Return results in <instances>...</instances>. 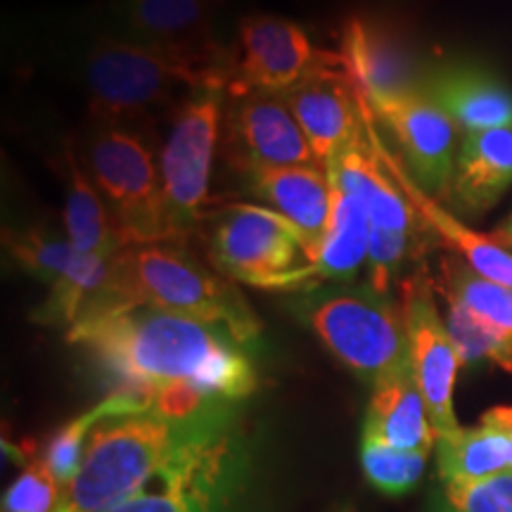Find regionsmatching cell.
<instances>
[{
	"instance_id": "8",
	"label": "cell",
	"mask_w": 512,
	"mask_h": 512,
	"mask_svg": "<svg viewBox=\"0 0 512 512\" xmlns=\"http://www.w3.org/2000/svg\"><path fill=\"white\" fill-rule=\"evenodd\" d=\"M81 162L110 209L124 249L171 242L159 162L143 133L93 124Z\"/></svg>"
},
{
	"instance_id": "2",
	"label": "cell",
	"mask_w": 512,
	"mask_h": 512,
	"mask_svg": "<svg viewBox=\"0 0 512 512\" xmlns=\"http://www.w3.org/2000/svg\"><path fill=\"white\" fill-rule=\"evenodd\" d=\"M114 280L107 309L150 306V309L192 318L226 332L252 347L261 337V323L242 297L238 283L200 261L188 245L126 247L112 259ZM105 311V309H100Z\"/></svg>"
},
{
	"instance_id": "27",
	"label": "cell",
	"mask_w": 512,
	"mask_h": 512,
	"mask_svg": "<svg viewBox=\"0 0 512 512\" xmlns=\"http://www.w3.org/2000/svg\"><path fill=\"white\" fill-rule=\"evenodd\" d=\"M138 411H147L143 403L131 399V396L114 392L102 399L100 403H95L93 408L83 411L81 415H76L74 420H69L67 425H62L53 437H50L46 451H43L41 460L46 463L50 470V475L55 477V482L62 486H67L79 472L83 453H86L88 439L95 427L100 425L102 420L112 418V415H124V413H138Z\"/></svg>"
},
{
	"instance_id": "31",
	"label": "cell",
	"mask_w": 512,
	"mask_h": 512,
	"mask_svg": "<svg viewBox=\"0 0 512 512\" xmlns=\"http://www.w3.org/2000/svg\"><path fill=\"white\" fill-rule=\"evenodd\" d=\"M432 512H512V470L472 482H441Z\"/></svg>"
},
{
	"instance_id": "26",
	"label": "cell",
	"mask_w": 512,
	"mask_h": 512,
	"mask_svg": "<svg viewBox=\"0 0 512 512\" xmlns=\"http://www.w3.org/2000/svg\"><path fill=\"white\" fill-rule=\"evenodd\" d=\"M512 446L501 430L479 420L477 427H458L437 439V467L441 482L484 479L510 470Z\"/></svg>"
},
{
	"instance_id": "33",
	"label": "cell",
	"mask_w": 512,
	"mask_h": 512,
	"mask_svg": "<svg viewBox=\"0 0 512 512\" xmlns=\"http://www.w3.org/2000/svg\"><path fill=\"white\" fill-rule=\"evenodd\" d=\"M482 422H486V425H491V427H496V430H501L505 437L510 439V446H512V406L491 408V411H486L482 415ZM510 470H512V460H510Z\"/></svg>"
},
{
	"instance_id": "14",
	"label": "cell",
	"mask_w": 512,
	"mask_h": 512,
	"mask_svg": "<svg viewBox=\"0 0 512 512\" xmlns=\"http://www.w3.org/2000/svg\"><path fill=\"white\" fill-rule=\"evenodd\" d=\"M401 304L403 316H406L413 377L427 403L437 437H444L460 427L456 408H453V389H456V377L463 361L446 328V320L439 313L430 275L422 268L403 280Z\"/></svg>"
},
{
	"instance_id": "19",
	"label": "cell",
	"mask_w": 512,
	"mask_h": 512,
	"mask_svg": "<svg viewBox=\"0 0 512 512\" xmlns=\"http://www.w3.org/2000/svg\"><path fill=\"white\" fill-rule=\"evenodd\" d=\"M337 53L366 100L425 91L427 72L418 69L411 50L387 24L349 17Z\"/></svg>"
},
{
	"instance_id": "30",
	"label": "cell",
	"mask_w": 512,
	"mask_h": 512,
	"mask_svg": "<svg viewBox=\"0 0 512 512\" xmlns=\"http://www.w3.org/2000/svg\"><path fill=\"white\" fill-rule=\"evenodd\" d=\"M427 456V451H403L373 437H363L361 444L363 472L368 482L387 496L408 494L420 482Z\"/></svg>"
},
{
	"instance_id": "13",
	"label": "cell",
	"mask_w": 512,
	"mask_h": 512,
	"mask_svg": "<svg viewBox=\"0 0 512 512\" xmlns=\"http://www.w3.org/2000/svg\"><path fill=\"white\" fill-rule=\"evenodd\" d=\"M221 152L230 169L245 178L280 166H323L294 119L285 93H226Z\"/></svg>"
},
{
	"instance_id": "3",
	"label": "cell",
	"mask_w": 512,
	"mask_h": 512,
	"mask_svg": "<svg viewBox=\"0 0 512 512\" xmlns=\"http://www.w3.org/2000/svg\"><path fill=\"white\" fill-rule=\"evenodd\" d=\"M249 479L252 453L238 403H216L202 411L169 465L110 512H240Z\"/></svg>"
},
{
	"instance_id": "25",
	"label": "cell",
	"mask_w": 512,
	"mask_h": 512,
	"mask_svg": "<svg viewBox=\"0 0 512 512\" xmlns=\"http://www.w3.org/2000/svg\"><path fill=\"white\" fill-rule=\"evenodd\" d=\"M64 157V228L67 240L79 252L112 259L124 249L119 230L114 226L110 209L102 202L88 171L83 169L81 157L76 155L74 143H67Z\"/></svg>"
},
{
	"instance_id": "32",
	"label": "cell",
	"mask_w": 512,
	"mask_h": 512,
	"mask_svg": "<svg viewBox=\"0 0 512 512\" xmlns=\"http://www.w3.org/2000/svg\"><path fill=\"white\" fill-rule=\"evenodd\" d=\"M62 486L55 482L41 458H34L19 472L3 496V512H55Z\"/></svg>"
},
{
	"instance_id": "5",
	"label": "cell",
	"mask_w": 512,
	"mask_h": 512,
	"mask_svg": "<svg viewBox=\"0 0 512 512\" xmlns=\"http://www.w3.org/2000/svg\"><path fill=\"white\" fill-rule=\"evenodd\" d=\"M294 313L339 363L370 387L411 368L403 304L370 283L318 285L294 294Z\"/></svg>"
},
{
	"instance_id": "18",
	"label": "cell",
	"mask_w": 512,
	"mask_h": 512,
	"mask_svg": "<svg viewBox=\"0 0 512 512\" xmlns=\"http://www.w3.org/2000/svg\"><path fill=\"white\" fill-rule=\"evenodd\" d=\"M366 98V95H363ZM366 133L370 145L380 157L384 169L389 171V176L394 178V183L399 185V190L406 195V200L411 202V207L418 211L420 221L425 223L427 230L439 235V240L451 249L453 254L460 256L472 271L482 275V278L498 283L512 290V249H508L503 242H498L494 235H484L472 230L465 223H460L451 211L441 207L437 197L425 192L418 185V181L408 174L406 164L399 157V152L387 143L384 133L377 128V119L373 110H370L366 100Z\"/></svg>"
},
{
	"instance_id": "24",
	"label": "cell",
	"mask_w": 512,
	"mask_h": 512,
	"mask_svg": "<svg viewBox=\"0 0 512 512\" xmlns=\"http://www.w3.org/2000/svg\"><path fill=\"white\" fill-rule=\"evenodd\" d=\"M332 207L328 228L316 256H313V287L318 285H347L354 283L361 266L370 256V226L368 211L354 192L330 181Z\"/></svg>"
},
{
	"instance_id": "28",
	"label": "cell",
	"mask_w": 512,
	"mask_h": 512,
	"mask_svg": "<svg viewBox=\"0 0 512 512\" xmlns=\"http://www.w3.org/2000/svg\"><path fill=\"white\" fill-rule=\"evenodd\" d=\"M441 294L512 335V290L472 271L456 254L441 259Z\"/></svg>"
},
{
	"instance_id": "10",
	"label": "cell",
	"mask_w": 512,
	"mask_h": 512,
	"mask_svg": "<svg viewBox=\"0 0 512 512\" xmlns=\"http://www.w3.org/2000/svg\"><path fill=\"white\" fill-rule=\"evenodd\" d=\"M328 176L330 181L354 192L366 207L370 226H373L368 283L380 292H392L403 266L418 245L415 238L427 226L420 221L418 211L411 207V202L406 200L370 145L366 117H363L361 136L328 164Z\"/></svg>"
},
{
	"instance_id": "7",
	"label": "cell",
	"mask_w": 512,
	"mask_h": 512,
	"mask_svg": "<svg viewBox=\"0 0 512 512\" xmlns=\"http://www.w3.org/2000/svg\"><path fill=\"white\" fill-rule=\"evenodd\" d=\"M204 223L207 261L233 283L294 294L316 285L302 235L264 204L233 202Z\"/></svg>"
},
{
	"instance_id": "1",
	"label": "cell",
	"mask_w": 512,
	"mask_h": 512,
	"mask_svg": "<svg viewBox=\"0 0 512 512\" xmlns=\"http://www.w3.org/2000/svg\"><path fill=\"white\" fill-rule=\"evenodd\" d=\"M67 339L112 377L114 392L169 418L240 403L259 384L252 358L233 337L150 306L88 313Z\"/></svg>"
},
{
	"instance_id": "9",
	"label": "cell",
	"mask_w": 512,
	"mask_h": 512,
	"mask_svg": "<svg viewBox=\"0 0 512 512\" xmlns=\"http://www.w3.org/2000/svg\"><path fill=\"white\" fill-rule=\"evenodd\" d=\"M223 107L226 93H192L171 117L159 150L166 223L174 245H188L207 219L211 169L221 145Z\"/></svg>"
},
{
	"instance_id": "34",
	"label": "cell",
	"mask_w": 512,
	"mask_h": 512,
	"mask_svg": "<svg viewBox=\"0 0 512 512\" xmlns=\"http://www.w3.org/2000/svg\"><path fill=\"white\" fill-rule=\"evenodd\" d=\"M494 238L498 242H503V245L508 249H512V214L501 223V226L494 230Z\"/></svg>"
},
{
	"instance_id": "29",
	"label": "cell",
	"mask_w": 512,
	"mask_h": 512,
	"mask_svg": "<svg viewBox=\"0 0 512 512\" xmlns=\"http://www.w3.org/2000/svg\"><path fill=\"white\" fill-rule=\"evenodd\" d=\"M446 299V328L456 342L463 366L491 361L505 373L512 375V335L498 330L496 325L486 323L470 313L456 299Z\"/></svg>"
},
{
	"instance_id": "23",
	"label": "cell",
	"mask_w": 512,
	"mask_h": 512,
	"mask_svg": "<svg viewBox=\"0 0 512 512\" xmlns=\"http://www.w3.org/2000/svg\"><path fill=\"white\" fill-rule=\"evenodd\" d=\"M363 437L403 451L430 453L437 444V430L411 368L373 384Z\"/></svg>"
},
{
	"instance_id": "20",
	"label": "cell",
	"mask_w": 512,
	"mask_h": 512,
	"mask_svg": "<svg viewBox=\"0 0 512 512\" xmlns=\"http://www.w3.org/2000/svg\"><path fill=\"white\" fill-rule=\"evenodd\" d=\"M249 190L264 202V207L290 221L302 235L309 261L316 256L332 207V185L323 166H280L249 174Z\"/></svg>"
},
{
	"instance_id": "22",
	"label": "cell",
	"mask_w": 512,
	"mask_h": 512,
	"mask_svg": "<svg viewBox=\"0 0 512 512\" xmlns=\"http://www.w3.org/2000/svg\"><path fill=\"white\" fill-rule=\"evenodd\" d=\"M425 93L465 133L512 124V91L496 74L482 67L458 64L430 72Z\"/></svg>"
},
{
	"instance_id": "11",
	"label": "cell",
	"mask_w": 512,
	"mask_h": 512,
	"mask_svg": "<svg viewBox=\"0 0 512 512\" xmlns=\"http://www.w3.org/2000/svg\"><path fill=\"white\" fill-rule=\"evenodd\" d=\"M5 247L22 271L48 287V299L34 311L36 323L72 328L88 313L107 309L112 297V259L79 252L67 238L41 228L10 230Z\"/></svg>"
},
{
	"instance_id": "16",
	"label": "cell",
	"mask_w": 512,
	"mask_h": 512,
	"mask_svg": "<svg viewBox=\"0 0 512 512\" xmlns=\"http://www.w3.org/2000/svg\"><path fill=\"white\" fill-rule=\"evenodd\" d=\"M375 119L392 133L396 152L418 185L430 195H446L456 166V121L425 91L368 100Z\"/></svg>"
},
{
	"instance_id": "4",
	"label": "cell",
	"mask_w": 512,
	"mask_h": 512,
	"mask_svg": "<svg viewBox=\"0 0 512 512\" xmlns=\"http://www.w3.org/2000/svg\"><path fill=\"white\" fill-rule=\"evenodd\" d=\"M200 415L202 411L190 418H169L138 411L102 420L55 512H110L131 501L169 465Z\"/></svg>"
},
{
	"instance_id": "6",
	"label": "cell",
	"mask_w": 512,
	"mask_h": 512,
	"mask_svg": "<svg viewBox=\"0 0 512 512\" xmlns=\"http://www.w3.org/2000/svg\"><path fill=\"white\" fill-rule=\"evenodd\" d=\"M83 83L93 124L136 131L159 112L174 117L192 93L216 91L190 64L117 36L95 38L83 60Z\"/></svg>"
},
{
	"instance_id": "21",
	"label": "cell",
	"mask_w": 512,
	"mask_h": 512,
	"mask_svg": "<svg viewBox=\"0 0 512 512\" xmlns=\"http://www.w3.org/2000/svg\"><path fill=\"white\" fill-rule=\"evenodd\" d=\"M512 185V124L470 131L460 140L446 195L463 214L479 216Z\"/></svg>"
},
{
	"instance_id": "12",
	"label": "cell",
	"mask_w": 512,
	"mask_h": 512,
	"mask_svg": "<svg viewBox=\"0 0 512 512\" xmlns=\"http://www.w3.org/2000/svg\"><path fill=\"white\" fill-rule=\"evenodd\" d=\"M219 0H121L117 19L124 41L162 50L190 64L211 88L228 91L233 53L219 43L214 17Z\"/></svg>"
},
{
	"instance_id": "15",
	"label": "cell",
	"mask_w": 512,
	"mask_h": 512,
	"mask_svg": "<svg viewBox=\"0 0 512 512\" xmlns=\"http://www.w3.org/2000/svg\"><path fill=\"white\" fill-rule=\"evenodd\" d=\"M335 57L337 53L313 46L309 34L290 19L249 15L240 24L226 93H287L306 74Z\"/></svg>"
},
{
	"instance_id": "17",
	"label": "cell",
	"mask_w": 512,
	"mask_h": 512,
	"mask_svg": "<svg viewBox=\"0 0 512 512\" xmlns=\"http://www.w3.org/2000/svg\"><path fill=\"white\" fill-rule=\"evenodd\" d=\"M285 100L325 169L361 136L366 98L344 69L339 53L292 86Z\"/></svg>"
}]
</instances>
